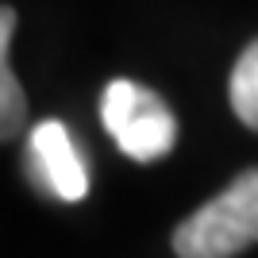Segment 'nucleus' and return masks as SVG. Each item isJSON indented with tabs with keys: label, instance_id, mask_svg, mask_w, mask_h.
Masks as SVG:
<instances>
[{
	"label": "nucleus",
	"instance_id": "nucleus-1",
	"mask_svg": "<svg viewBox=\"0 0 258 258\" xmlns=\"http://www.w3.org/2000/svg\"><path fill=\"white\" fill-rule=\"evenodd\" d=\"M258 243V166L243 170L220 197L173 231L177 258H235Z\"/></svg>",
	"mask_w": 258,
	"mask_h": 258
},
{
	"label": "nucleus",
	"instance_id": "nucleus-2",
	"mask_svg": "<svg viewBox=\"0 0 258 258\" xmlns=\"http://www.w3.org/2000/svg\"><path fill=\"white\" fill-rule=\"evenodd\" d=\"M100 123L131 162H158L177 147V116L154 89L116 77L100 97Z\"/></svg>",
	"mask_w": 258,
	"mask_h": 258
},
{
	"label": "nucleus",
	"instance_id": "nucleus-3",
	"mask_svg": "<svg viewBox=\"0 0 258 258\" xmlns=\"http://www.w3.org/2000/svg\"><path fill=\"white\" fill-rule=\"evenodd\" d=\"M27 177L54 201H85L89 166L62 119H43L27 135Z\"/></svg>",
	"mask_w": 258,
	"mask_h": 258
},
{
	"label": "nucleus",
	"instance_id": "nucleus-4",
	"mask_svg": "<svg viewBox=\"0 0 258 258\" xmlns=\"http://www.w3.org/2000/svg\"><path fill=\"white\" fill-rule=\"evenodd\" d=\"M12 31H16V8L0 4V143L16 139L27 127V93L8 66Z\"/></svg>",
	"mask_w": 258,
	"mask_h": 258
},
{
	"label": "nucleus",
	"instance_id": "nucleus-5",
	"mask_svg": "<svg viewBox=\"0 0 258 258\" xmlns=\"http://www.w3.org/2000/svg\"><path fill=\"white\" fill-rule=\"evenodd\" d=\"M227 93H231L235 116L243 119L250 131H258V39L239 54L235 70H231V85H227Z\"/></svg>",
	"mask_w": 258,
	"mask_h": 258
}]
</instances>
